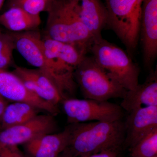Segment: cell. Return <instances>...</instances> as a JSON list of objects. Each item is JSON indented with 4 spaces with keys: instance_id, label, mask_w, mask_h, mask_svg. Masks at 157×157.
<instances>
[{
    "instance_id": "6da1fadb",
    "label": "cell",
    "mask_w": 157,
    "mask_h": 157,
    "mask_svg": "<svg viewBox=\"0 0 157 157\" xmlns=\"http://www.w3.org/2000/svg\"><path fill=\"white\" fill-rule=\"evenodd\" d=\"M67 145L59 157H80L109 150H120L125 137L122 120L69 124Z\"/></svg>"
},
{
    "instance_id": "7a4b0ae2",
    "label": "cell",
    "mask_w": 157,
    "mask_h": 157,
    "mask_svg": "<svg viewBox=\"0 0 157 157\" xmlns=\"http://www.w3.org/2000/svg\"><path fill=\"white\" fill-rule=\"evenodd\" d=\"M11 33L15 49L29 63L40 70L52 82L64 99L74 94L77 85L74 76L75 68L47 56L38 30Z\"/></svg>"
},
{
    "instance_id": "3957f363",
    "label": "cell",
    "mask_w": 157,
    "mask_h": 157,
    "mask_svg": "<svg viewBox=\"0 0 157 157\" xmlns=\"http://www.w3.org/2000/svg\"><path fill=\"white\" fill-rule=\"evenodd\" d=\"M44 36L75 46L86 55L94 39L69 0H55L48 11Z\"/></svg>"
},
{
    "instance_id": "277c9868",
    "label": "cell",
    "mask_w": 157,
    "mask_h": 157,
    "mask_svg": "<svg viewBox=\"0 0 157 157\" xmlns=\"http://www.w3.org/2000/svg\"><path fill=\"white\" fill-rule=\"evenodd\" d=\"M90 52L96 63L127 90L139 84L140 69L122 48L102 38L94 41Z\"/></svg>"
},
{
    "instance_id": "5b68a950",
    "label": "cell",
    "mask_w": 157,
    "mask_h": 157,
    "mask_svg": "<svg viewBox=\"0 0 157 157\" xmlns=\"http://www.w3.org/2000/svg\"><path fill=\"white\" fill-rule=\"evenodd\" d=\"M74 76L85 99L101 101L122 99L127 91L108 75L92 56L85 57L75 68Z\"/></svg>"
},
{
    "instance_id": "8992f818",
    "label": "cell",
    "mask_w": 157,
    "mask_h": 157,
    "mask_svg": "<svg viewBox=\"0 0 157 157\" xmlns=\"http://www.w3.org/2000/svg\"><path fill=\"white\" fill-rule=\"evenodd\" d=\"M143 0H106L107 25L113 31L129 53L138 45L141 6Z\"/></svg>"
},
{
    "instance_id": "52a82bcc",
    "label": "cell",
    "mask_w": 157,
    "mask_h": 157,
    "mask_svg": "<svg viewBox=\"0 0 157 157\" xmlns=\"http://www.w3.org/2000/svg\"><path fill=\"white\" fill-rule=\"evenodd\" d=\"M61 104L69 124L115 121L122 120L124 116L125 111L120 105L108 101L67 98Z\"/></svg>"
},
{
    "instance_id": "ba28073f",
    "label": "cell",
    "mask_w": 157,
    "mask_h": 157,
    "mask_svg": "<svg viewBox=\"0 0 157 157\" xmlns=\"http://www.w3.org/2000/svg\"><path fill=\"white\" fill-rule=\"evenodd\" d=\"M54 116L38 115L21 124L0 130V148L24 144L35 138L56 131Z\"/></svg>"
},
{
    "instance_id": "9c48e42d",
    "label": "cell",
    "mask_w": 157,
    "mask_h": 157,
    "mask_svg": "<svg viewBox=\"0 0 157 157\" xmlns=\"http://www.w3.org/2000/svg\"><path fill=\"white\" fill-rule=\"evenodd\" d=\"M0 94L8 101L27 103L54 116L59 112L57 106L34 94L17 75L7 70H0Z\"/></svg>"
},
{
    "instance_id": "30bf717a",
    "label": "cell",
    "mask_w": 157,
    "mask_h": 157,
    "mask_svg": "<svg viewBox=\"0 0 157 157\" xmlns=\"http://www.w3.org/2000/svg\"><path fill=\"white\" fill-rule=\"evenodd\" d=\"M140 37L144 66L151 69L157 56V0H143L142 2Z\"/></svg>"
},
{
    "instance_id": "8fae6325",
    "label": "cell",
    "mask_w": 157,
    "mask_h": 157,
    "mask_svg": "<svg viewBox=\"0 0 157 157\" xmlns=\"http://www.w3.org/2000/svg\"><path fill=\"white\" fill-rule=\"evenodd\" d=\"M123 147L130 148L157 129V106L139 107L128 113Z\"/></svg>"
},
{
    "instance_id": "7c38bea8",
    "label": "cell",
    "mask_w": 157,
    "mask_h": 157,
    "mask_svg": "<svg viewBox=\"0 0 157 157\" xmlns=\"http://www.w3.org/2000/svg\"><path fill=\"white\" fill-rule=\"evenodd\" d=\"M73 10L92 35L94 41L102 38L107 25L108 12L101 0H69Z\"/></svg>"
},
{
    "instance_id": "4fadbf2b",
    "label": "cell",
    "mask_w": 157,
    "mask_h": 157,
    "mask_svg": "<svg viewBox=\"0 0 157 157\" xmlns=\"http://www.w3.org/2000/svg\"><path fill=\"white\" fill-rule=\"evenodd\" d=\"M12 72L28 89L42 100L57 106L64 100L56 86L39 69L14 66Z\"/></svg>"
},
{
    "instance_id": "5bb4252c",
    "label": "cell",
    "mask_w": 157,
    "mask_h": 157,
    "mask_svg": "<svg viewBox=\"0 0 157 157\" xmlns=\"http://www.w3.org/2000/svg\"><path fill=\"white\" fill-rule=\"evenodd\" d=\"M70 136L69 125L59 133L42 135L23 144L24 153L27 157H59Z\"/></svg>"
},
{
    "instance_id": "9a60e30c",
    "label": "cell",
    "mask_w": 157,
    "mask_h": 157,
    "mask_svg": "<svg viewBox=\"0 0 157 157\" xmlns=\"http://www.w3.org/2000/svg\"><path fill=\"white\" fill-rule=\"evenodd\" d=\"M120 105L128 113L140 107L157 106V70H151L142 84L127 90Z\"/></svg>"
},
{
    "instance_id": "2e32d148",
    "label": "cell",
    "mask_w": 157,
    "mask_h": 157,
    "mask_svg": "<svg viewBox=\"0 0 157 157\" xmlns=\"http://www.w3.org/2000/svg\"><path fill=\"white\" fill-rule=\"evenodd\" d=\"M41 22L40 15L29 14L17 7H11L0 13V26L11 33L36 30Z\"/></svg>"
},
{
    "instance_id": "e0dca14e",
    "label": "cell",
    "mask_w": 157,
    "mask_h": 157,
    "mask_svg": "<svg viewBox=\"0 0 157 157\" xmlns=\"http://www.w3.org/2000/svg\"><path fill=\"white\" fill-rule=\"evenodd\" d=\"M42 39L48 56L59 59L74 68H76L86 56L71 44L54 40L45 36L42 37Z\"/></svg>"
},
{
    "instance_id": "ac0fdd59",
    "label": "cell",
    "mask_w": 157,
    "mask_h": 157,
    "mask_svg": "<svg viewBox=\"0 0 157 157\" xmlns=\"http://www.w3.org/2000/svg\"><path fill=\"white\" fill-rule=\"evenodd\" d=\"M40 109L24 102L8 104L0 120V130L21 124L39 115Z\"/></svg>"
},
{
    "instance_id": "d6986e66",
    "label": "cell",
    "mask_w": 157,
    "mask_h": 157,
    "mask_svg": "<svg viewBox=\"0 0 157 157\" xmlns=\"http://www.w3.org/2000/svg\"><path fill=\"white\" fill-rule=\"evenodd\" d=\"M129 149L131 157H157V129Z\"/></svg>"
},
{
    "instance_id": "ffe728a7",
    "label": "cell",
    "mask_w": 157,
    "mask_h": 157,
    "mask_svg": "<svg viewBox=\"0 0 157 157\" xmlns=\"http://www.w3.org/2000/svg\"><path fill=\"white\" fill-rule=\"evenodd\" d=\"M55 1V0H7L5 10L11 7H17L29 14L40 15L41 12H47Z\"/></svg>"
},
{
    "instance_id": "44dd1931",
    "label": "cell",
    "mask_w": 157,
    "mask_h": 157,
    "mask_svg": "<svg viewBox=\"0 0 157 157\" xmlns=\"http://www.w3.org/2000/svg\"><path fill=\"white\" fill-rule=\"evenodd\" d=\"M14 39L11 32L5 31L0 36V70H6L13 63Z\"/></svg>"
},
{
    "instance_id": "7402d4cb",
    "label": "cell",
    "mask_w": 157,
    "mask_h": 157,
    "mask_svg": "<svg viewBox=\"0 0 157 157\" xmlns=\"http://www.w3.org/2000/svg\"><path fill=\"white\" fill-rule=\"evenodd\" d=\"M0 157H27L18 146H9L0 148Z\"/></svg>"
},
{
    "instance_id": "603a6c76",
    "label": "cell",
    "mask_w": 157,
    "mask_h": 157,
    "mask_svg": "<svg viewBox=\"0 0 157 157\" xmlns=\"http://www.w3.org/2000/svg\"><path fill=\"white\" fill-rule=\"evenodd\" d=\"M120 150H109L94 154L80 157H117Z\"/></svg>"
},
{
    "instance_id": "cb8c5ba5",
    "label": "cell",
    "mask_w": 157,
    "mask_h": 157,
    "mask_svg": "<svg viewBox=\"0 0 157 157\" xmlns=\"http://www.w3.org/2000/svg\"><path fill=\"white\" fill-rule=\"evenodd\" d=\"M9 104V101L0 94V120H1L5 108Z\"/></svg>"
},
{
    "instance_id": "d4e9b609",
    "label": "cell",
    "mask_w": 157,
    "mask_h": 157,
    "mask_svg": "<svg viewBox=\"0 0 157 157\" xmlns=\"http://www.w3.org/2000/svg\"><path fill=\"white\" fill-rule=\"evenodd\" d=\"M6 1V0H0V12H1V10H2L3 6H4Z\"/></svg>"
},
{
    "instance_id": "484cf974",
    "label": "cell",
    "mask_w": 157,
    "mask_h": 157,
    "mask_svg": "<svg viewBox=\"0 0 157 157\" xmlns=\"http://www.w3.org/2000/svg\"><path fill=\"white\" fill-rule=\"evenodd\" d=\"M5 31V30H4V28H3L2 27L0 26V36H1V35H2V34Z\"/></svg>"
}]
</instances>
